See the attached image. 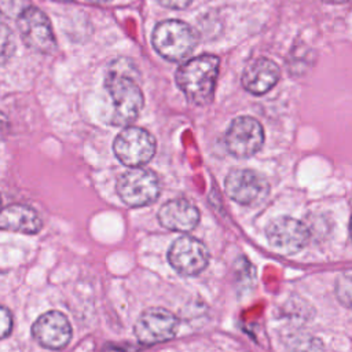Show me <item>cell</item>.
<instances>
[{
    "label": "cell",
    "mask_w": 352,
    "mask_h": 352,
    "mask_svg": "<svg viewBox=\"0 0 352 352\" xmlns=\"http://www.w3.org/2000/svg\"><path fill=\"white\" fill-rule=\"evenodd\" d=\"M324 1H327V3H345L348 0H324Z\"/></svg>",
    "instance_id": "20"
},
{
    "label": "cell",
    "mask_w": 352,
    "mask_h": 352,
    "mask_svg": "<svg viewBox=\"0 0 352 352\" xmlns=\"http://www.w3.org/2000/svg\"><path fill=\"white\" fill-rule=\"evenodd\" d=\"M91 1H98V3H106V1H110V0H91Z\"/></svg>",
    "instance_id": "21"
},
{
    "label": "cell",
    "mask_w": 352,
    "mask_h": 352,
    "mask_svg": "<svg viewBox=\"0 0 352 352\" xmlns=\"http://www.w3.org/2000/svg\"><path fill=\"white\" fill-rule=\"evenodd\" d=\"M16 23L23 43L30 50L40 54H52L56 50L50 19L37 7L25 8Z\"/></svg>",
    "instance_id": "6"
},
{
    "label": "cell",
    "mask_w": 352,
    "mask_h": 352,
    "mask_svg": "<svg viewBox=\"0 0 352 352\" xmlns=\"http://www.w3.org/2000/svg\"><path fill=\"white\" fill-rule=\"evenodd\" d=\"M270 245L282 254H294L300 252L309 239V231L304 223L297 219L282 216L272 220L265 230Z\"/></svg>",
    "instance_id": "9"
},
{
    "label": "cell",
    "mask_w": 352,
    "mask_h": 352,
    "mask_svg": "<svg viewBox=\"0 0 352 352\" xmlns=\"http://www.w3.org/2000/svg\"><path fill=\"white\" fill-rule=\"evenodd\" d=\"M289 352H324L319 338L309 334H294L287 341Z\"/></svg>",
    "instance_id": "16"
},
{
    "label": "cell",
    "mask_w": 352,
    "mask_h": 352,
    "mask_svg": "<svg viewBox=\"0 0 352 352\" xmlns=\"http://www.w3.org/2000/svg\"><path fill=\"white\" fill-rule=\"evenodd\" d=\"M3 230H10L22 234H37L43 228V221L37 212L26 205H10L3 209L0 216Z\"/></svg>",
    "instance_id": "15"
},
{
    "label": "cell",
    "mask_w": 352,
    "mask_h": 352,
    "mask_svg": "<svg viewBox=\"0 0 352 352\" xmlns=\"http://www.w3.org/2000/svg\"><path fill=\"white\" fill-rule=\"evenodd\" d=\"M168 260L179 274L191 276L205 270L209 263V252L201 241L192 236H182L170 245Z\"/></svg>",
    "instance_id": "10"
},
{
    "label": "cell",
    "mask_w": 352,
    "mask_h": 352,
    "mask_svg": "<svg viewBox=\"0 0 352 352\" xmlns=\"http://www.w3.org/2000/svg\"><path fill=\"white\" fill-rule=\"evenodd\" d=\"M179 327L177 318L165 308L153 307L143 311L135 324V336L144 345L170 340Z\"/></svg>",
    "instance_id": "8"
},
{
    "label": "cell",
    "mask_w": 352,
    "mask_h": 352,
    "mask_svg": "<svg viewBox=\"0 0 352 352\" xmlns=\"http://www.w3.org/2000/svg\"><path fill=\"white\" fill-rule=\"evenodd\" d=\"M220 59L216 55H199L183 63L176 72V84L194 104L205 106L213 99Z\"/></svg>",
    "instance_id": "2"
},
{
    "label": "cell",
    "mask_w": 352,
    "mask_h": 352,
    "mask_svg": "<svg viewBox=\"0 0 352 352\" xmlns=\"http://www.w3.org/2000/svg\"><path fill=\"white\" fill-rule=\"evenodd\" d=\"M133 72V63L125 58H118L109 67L104 87L111 99L110 122L113 125L131 124L143 107V94Z\"/></svg>",
    "instance_id": "1"
},
{
    "label": "cell",
    "mask_w": 352,
    "mask_h": 352,
    "mask_svg": "<svg viewBox=\"0 0 352 352\" xmlns=\"http://www.w3.org/2000/svg\"><path fill=\"white\" fill-rule=\"evenodd\" d=\"M113 150L116 157L124 165L139 168L153 158L155 153V140L146 129L128 126L114 139Z\"/></svg>",
    "instance_id": "5"
},
{
    "label": "cell",
    "mask_w": 352,
    "mask_h": 352,
    "mask_svg": "<svg viewBox=\"0 0 352 352\" xmlns=\"http://www.w3.org/2000/svg\"><path fill=\"white\" fill-rule=\"evenodd\" d=\"M117 192L128 206L139 208L150 205L160 195V180L151 170L132 168L120 176Z\"/></svg>",
    "instance_id": "4"
},
{
    "label": "cell",
    "mask_w": 352,
    "mask_h": 352,
    "mask_svg": "<svg viewBox=\"0 0 352 352\" xmlns=\"http://www.w3.org/2000/svg\"><path fill=\"white\" fill-rule=\"evenodd\" d=\"M224 142L232 155L238 158L252 157L264 143V131L256 118L241 116L230 124Z\"/></svg>",
    "instance_id": "7"
},
{
    "label": "cell",
    "mask_w": 352,
    "mask_h": 352,
    "mask_svg": "<svg viewBox=\"0 0 352 352\" xmlns=\"http://www.w3.org/2000/svg\"><path fill=\"white\" fill-rule=\"evenodd\" d=\"M158 220L162 227L170 231L187 232L194 230L198 224L199 210L192 202L184 198H176L160 208Z\"/></svg>",
    "instance_id": "13"
},
{
    "label": "cell",
    "mask_w": 352,
    "mask_h": 352,
    "mask_svg": "<svg viewBox=\"0 0 352 352\" xmlns=\"http://www.w3.org/2000/svg\"><path fill=\"white\" fill-rule=\"evenodd\" d=\"M151 41L154 50L162 58L177 62L192 52L197 36L190 25L177 19H168L154 28Z\"/></svg>",
    "instance_id": "3"
},
{
    "label": "cell",
    "mask_w": 352,
    "mask_h": 352,
    "mask_svg": "<svg viewBox=\"0 0 352 352\" xmlns=\"http://www.w3.org/2000/svg\"><path fill=\"white\" fill-rule=\"evenodd\" d=\"M0 334L3 338L8 337V334L11 333L12 330V316H11V312L6 308V307H1V311H0Z\"/></svg>",
    "instance_id": "18"
},
{
    "label": "cell",
    "mask_w": 352,
    "mask_h": 352,
    "mask_svg": "<svg viewBox=\"0 0 352 352\" xmlns=\"http://www.w3.org/2000/svg\"><path fill=\"white\" fill-rule=\"evenodd\" d=\"M32 334L41 346L48 349H62L72 338V326L63 314L48 311L38 316L33 323Z\"/></svg>",
    "instance_id": "12"
},
{
    "label": "cell",
    "mask_w": 352,
    "mask_h": 352,
    "mask_svg": "<svg viewBox=\"0 0 352 352\" xmlns=\"http://www.w3.org/2000/svg\"><path fill=\"white\" fill-rule=\"evenodd\" d=\"M349 232H351V239H352V219H351V226H349Z\"/></svg>",
    "instance_id": "22"
},
{
    "label": "cell",
    "mask_w": 352,
    "mask_h": 352,
    "mask_svg": "<svg viewBox=\"0 0 352 352\" xmlns=\"http://www.w3.org/2000/svg\"><path fill=\"white\" fill-rule=\"evenodd\" d=\"M336 296L344 307L352 309V270L341 272L337 278Z\"/></svg>",
    "instance_id": "17"
},
{
    "label": "cell",
    "mask_w": 352,
    "mask_h": 352,
    "mask_svg": "<svg viewBox=\"0 0 352 352\" xmlns=\"http://www.w3.org/2000/svg\"><path fill=\"white\" fill-rule=\"evenodd\" d=\"M279 77L280 70L274 60L268 58H257L245 67L241 82L248 92L263 95L278 82Z\"/></svg>",
    "instance_id": "14"
},
{
    "label": "cell",
    "mask_w": 352,
    "mask_h": 352,
    "mask_svg": "<svg viewBox=\"0 0 352 352\" xmlns=\"http://www.w3.org/2000/svg\"><path fill=\"white\" fill-rule=\"evenodd\" d=\"M224 187L227 195L242 205L261 201L270 190L267 180L260 173L250 169L231 170L226 177Z\"/></svg>",
    "instance_id": "11"
},
{
    "label": "cell",
    "mask_w": 352,
    "mask_h": 352,
    "mask_svg": "<svg viewBox=\"0 0 352 352\" xmlns=\"http://www.w3.org/2000/svg\"><path fill=\"white\" fill-rule=\"evenodd\" d=\"M158 1L161 6L172 10H183L192 3V0H158Z\"/></svg>",
    "instance_id": "19"
}]
</instances>
